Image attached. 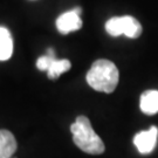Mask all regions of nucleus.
<instances>
[{
    "label": "nucleus",
    "instance_id": "f257e3e1",
    "mask_svg": "<svg viewBox=\"0 0 158 158\" xmlns=\"http://www.w3.org/2000/svg\"><path fill=\"white\" fill-rule=\"evenodd\" d=\"M119 73L117 67L109 60H97L87 73V82L96 91L110 94L118 83Z\"/></svg>",
    "mask_w": 158,
    "mask_h": 158
},
{
    "label": "nucleus",
    "instance_id": "f03ea898",
    "mask_svg": "<svg viewBox=\"0 0 158 158\" xmlns=\"http://www.w3.org/2000/svg\"><path fill=\"white\" fill-rule=\"evenodd\" d=\"M75 145L85 153L101 155L104 152L106 147L100 136L96 134L90 124V121L85 116H79L70 125Z\"/></svg>",
    "mask_w": 158,
    "mask_h": 158
},
{
    "label": "nucleus",
    "instance_id": "7ed1b4c3",
    "mask_svg": "<svg viewBox=\"0 0 158 158\" xmlns=\"http://www.w3.org/2000/svg\"><path fill=\"white\" fill-rule=\"evenodd\" d=\"M106 31L111 36L125 35L130 39H136L142 34V25L131 15L114 17L106 23Z\"/></svg>",
    "mask_w": 158,
    "mask_h": 158
},
{
    "label": "nucleus",
    "instance_id": "20e7f679",
    "mask_svg": "<svg viewBox=\"0 0 158 158\" xmlns=\"http://www.w3.org/2000/svg\"><path fill=\"white\" fill-rule=\"evenodd\" d=\"M81 13L82 10L76 7L72 11H68L61 14L56 19V28L61 34H69L75 31H79L82 27V20H81Z\"/></svg>",
    "mask_w": 158,
    "mask_h": 158
},
{
    "label": "nucleus",
    "instance_id": "39448f33",
    "mask_svg": "<svg viewBox=\"0 0 158 158\" xmlns=\"http://www.w3.org/2000/svg\"><path fill=\"white\" fill-rule=\"evenodd\" d=\"M158 138V128L152 125L149 130H144L134 137V144L137 150L143 155H147L153 151L156 148Z\"/></svg>",
    "mask_w": 158,
    "mask_h": 158
},
{
    "label": "nucleus",
    "instance_id": "423d86ee",
    "mask_svg": "<svg viewBox=\"0 0 158 158\" xmlns=\"http://www.w3.org/2000/svg\"><path fill=\"white\" fill-rule=\"evenodd\" d=\"M15 137L10 130H0V158H11L17 151Z\"/></svg>",
    "mask_w": 158,
    "mask_h": 158
},
{
    "label": "nucleus",
    "instance_id": "0eeeda50",
    "mask_svg": "<svg viewBox=\"0 0 158 158\" xmlns=\"http://www.w3.org/2000/svg\"><path fill=\"white\" fill-rule=\"evenodd\" d=\"M141 110L147 115L158 113V90H147L141 95Z\"/></svg>",
    "mask_w": 158,
    "mask_h": 158
},
{
    "label": "nucleus",
    "instance_id": "6e6552de",
    "mask_svg": "<svg viewBox=\"0 0 158 158\" xmlns=\"http://www.w3.org/2000/svg\"><path fill=\"white\" fill-rule=\"evenodd\" d=\"M13 40L10 31L5 27H0V61H6L12 56Z\"/></svg>",
    "mask_w": 158,
    "mask_h": 158
},
{
    "label": "nucleus",
    "instance_id": "1a4fd4ad",
    "mask_svg": "<svg viewBox=\"0 0 158 158\" xmlns=\"http://www.w3.org/2000/svg\"><path fill=\"white\" fill-rule=\"evenodd\" d=\"M72 67V63L69 60H55L54 62L51 64L49 69L47 70V75H48V79L55 80L57 79L61 74L68 72Z\"/></svg>",
    "mask_w": 158,
    "mask_h": 158
},
{
    "label": "nucleus",
    "instance_id": "9d476101",
    "mask_svg": "<svg viewBox=\"0 0 158 158\" xmlns=\"http://www.w3.org/2000/svg\"><path fill=\"white\" fill-rule=\"evenodd\" d=\"M56 60V56H55V52L53 48H49L48 51H47V54L46 55H42V56H40L38 59V61H36V67L39 70H48L49 67H51V64L54 61Z\"/></svg>",
    "mask_w": 158,
    "mask_h": 158
},
{
    "label": "nucleus",
    "instance_id": "9b49d317",
    "mask_svg": "<svg viewBox=\"0 0 158 158\" xmlns=\"http://www.w3.org/2000/svg\"><path fill=\"white\" fill-rule=\"evenodd\" d=\"M11 158H17V157H11Z\"/></svg>",
    "mask_w": 158,
    "mask_h": 158
}]
</instances>
